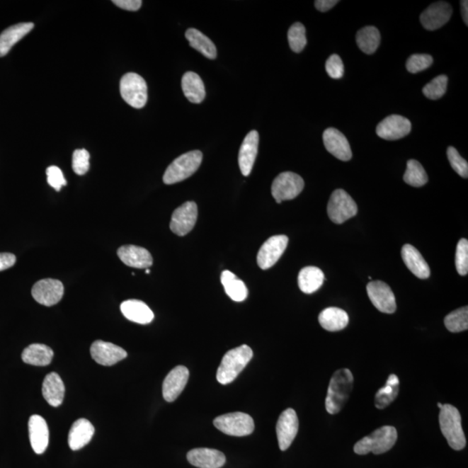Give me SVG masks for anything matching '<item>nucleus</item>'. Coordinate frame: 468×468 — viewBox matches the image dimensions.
I'll return each mask as SVG.
<instances>
[{
  "instance_id": "f257e3e1",
  "label": "nucleus",
  "mask_w": 468,
  "mask_h": 468,
  "mask_svg": "<svg viewBox=\"0 0 468 468\" xmlns=\"http://www.w3.org/2000/svg\"><path fill=\"white\" fill-rule=\"evenodd\" d=\"M353 384L354 377L350 370L336 371L331 379L326 399V408L329 413L336 415L341 411L349 400Z\"/></svg>"
},
{
  "instance_id": "f03ea898",
  "label": "nucleus",
  "mask_w": 468,
  "mask_h": 468,
  "mask_svg": "<svg viewBox=\"0 0 468 468\" xmlns=\"http://www.w3.org/2000/svg\"><path fill=\"white\" fill-rule=\"evenodd\" d=\"M253 357V350L244 346L227 351L217 370V380L226 385L233 382Z\"/></svg>"
},
{
  "instance_id": "7ed1b4c3",
  "label": "nucleus",
  "mask_w": 468,
  "mask_h": 468,
  "mask_svg": "<svg viewBox=\"0 0 468 468\" xmlns=\"http://www.w3.org/2000/svg\"><path fill=\"white\" fill-rule=\"evenodd\" d=\"M440 426L448 445L456 451L466 447L467 440L462 426V416L458 409L451 404H444L440 409Z\"/></svg>"
},
{
  "instance_id": "20e7f679",
  "label": "nucleus",
  "mask_w": 468,
  "mask_h": 468,
  "mask_svg": "<svg viewBox=\"0 0 468 468\" xmlns=\"http://www.w3.org/2000/svg\"><path fill=\"white\" fill-rule=\"evenodd\" d=\"M397 440V431L396 428L384 426L377 429L372 434L365 436L355 443L354 452L360 455H368L373 452L375 455H382L389 451Z\"/></svg>"
},
{
  "instance_id": "39448f33",
  "label": "nucleus",
  "mask_w": 468,
  "mask_h": 468,
  "mask_svg": "<svg viewBox=\"0 0 468 468\" xmlns=\"http://www.w3.org/2000/svg\"><path fill=\"white\" fill-rule=\"evenodd\" d=\"M202 158L200 150L190 151L176 158L166 170L164 183L172 185L188 179L198 170Z\"/></svg>"
},
{
  "instance_id": "423d86ee",
  "label": "nucleus",
  "mask_w": 468,
  "mask_h": 468,
  "mask_svg": "<svg viewBox=\"0 0 468 468\" xmlns=\"http://www.w3.org/2000/svg\"><path fill=\"white\" fill-rule=\"evenodd\" d=\"M120 92L123 100L135 109H142L148 101V86L137 73H127L120 82Z\"/></svg>"
},
{
  "instance_id": "0eeeda50",
  "label": "nucleus",
  "mask_w": 468,
  "mask_h": 468,
  "mask_svg": "<svg viewBox=\"0 0 468 468\" xmlns=\"http://www.w3.org/2000/svg\"><path fill=\"white\" fill-rule=\"evenodd\" d=\"M219 431L231 436H246L254 431L253 419L247 413L235 412L219 416L214 421Z\"/></svg>"
},
{
  "instance_id": "6e6552de",
  "label": "nucleus",
  "mask_w": 468,
  "mask_h": 468,
  "mask_svg": "<svg viewBox=\"0 0 468 468\" xmlns=\"http://www.w3.org/2000/svg\"><path fill=\"white\" fill-rule=\"evenodd\" d=\"M327 212L332 222L343 224L358 214L357 203L343 189H336L329 200Z\"/></svg>"
},
{
  "instance_id": "1a4fd4ad",
  "label": "nucleus",
  "mask_w": 468,
  "mask_h": 468,
  "mask_svg": "<svg viewBox=\"0 0 468 468\" xmlns=\"http://www.w3.org/2000/svg\"><path fill=\"white\" fill-rule=\"evenodd\" d=\"M304 188L303 178L292 172L278 175L272 185V195L276 202L295 199Z\"/></svg>"
},
{
  "instance_id": "9d476101",
  "label": "nucleus",
  "mask_w": 468,
  "mask_h": 468,
  "mask_svg": "<svg viewBox=\"0 0 468 468\" xmlns=\"http://www.w3.org/2000/svg\"><path fill=\"white\" fill-rule=\"evenodd\" d=\"M289 239L285 235L273 236L263 244L258 251L257 262L262 270L273 268L287 247Z\"/></svg>"
},
{
  "instance_id": "9b49d317",
  "label": "nucleus",
  "mask_w": 468,
  "mask_h": 468,
  "mask_svg": "<svg viewBox=\"0 0 468 468\" xmlns=\"http://www.w3.org/2000/svg\"><path fill=\"white\" fill-rule=\"evenodd\" d=\"M367 293L379 312L392 314L396 311V297L392 288L382 281H371L367 285Z\"/></svg>"
},
{
  "instance_id": "f8f14e48",
  "label": "nucleus",
  "mask_w": 468,
  "mask_h": 468,
  "mask_svg": "<svg viewBox=\"0 0 468 468\" xmlns=\"http://www.w3.org/2000/svg\"><path fill=\"white\" fill-rule=\"evenodd\" d=\"M198 217V207L193 201L181 205L173 212L170 222V229L178 236H185L195 227Z\"/></svg>"
},
{
  "instance_id": "ddd939ff",
  "label": "nucleus",
  "mask_w": 468,
  "mask_h": 468,
  "mask_svg": "<svg viewBox=\"0 0 468 468\" xmlns=\"http://www.w3.org/2000/svg\"><path fill=\"white\" fill-rule=\"evenodd\" d=\"M299 418L295 410L287 409L278 420L276 432L281 451L287 450L299 432Z\"/></svg>"
},
{
  "instance_id": "4468645a",
  "label": "nucleus",
  "mask_w": 468,
  "mask_h": 468,
  "mask_svg": "<svg viewBox=\"0 0 468 468\" xmlns=\"http://www.w3.org/2000/svg\"><path fill=\"white\" fill-rule=\"evenodd\" d=\"M64 292V287L62 282L52 278L38 281L32 289L34 299L45 307H52L59 303Z\"/></svg>"
},
{
  "instance_id": "2eb2a0df",
  "label": "nucleus",
  "mask_w": 468,
  "mask_h": 468,
  "mask_svg": "<svg viewBox=\"0 0 468 468\" xmlns=\"http://www.w3.org/2000/svg\"><path fill=\"white\" fill-rule=\"evenodd\" d=\"M411 122L401 115H392L386 118L377 127V134L384 140H399L411 131Z\"/></svg>"
},
{
  "instance_id": "dca6fc26",
  "label": "nucleus",
  "mask_w": 468,
  "mask_h": 468,
  "mask_svg": "<svg viewBox=\"0 0 468 468\" xmlns=\"http://www.w3.org/2000/svg\"><path fill=\"white\" fill-rule=\"evenodd\" d=\"M452 8L450 4L439 1L432 4L421 15V23L425 29L435 30L450 21Z\"/></svg>"
},
{
  "instance_id": "f3484780",
  "label": "nucleus",
  "mask_w": 468,
  "mask_h": 468,
  "mask_svg": "<svg viewBox=\"0 0 468 468\" xmlns=\"http://www.w3.org/2000/svg\"><path fill=\"white\" fill-rule=\"evenodd\" d=\"M91 354L98 365L112 366L127 358V352L115 344L98 340L92 343Z\"/></svg>"
},
{
  "instance_id": "a211bd4d",
  "label": "nucleus",
  "mask_w": 468,
  "mask_h": 468,
  "mask_svg": "<svg viewBox=\"0 0 468 468\" xmlns=\"http://www.w3.org/2000/svg\"><path fill=\"white\" fill-rule=\"evenodd\" d=\"M324 147L329 153L343 161H350L352 151L346 135L334 127H329L323 135Z\"/></svg>"
},
{
  "instance_id": "6ab92c4d",
  "label": "nucleus",
  "mask_w": 468,
  "mask_h": 468,
  "mask_svg": "<svg viewBox=\"0 0 468 468\" xmlns=\"http://www.w3.org/2000/svg\"><path fill=\"white\" fill-rule=\"evenodd\" d=\"M189 371L184 366H177L166 377L162 384V394L166 401H175L188 384Z\"/></svg>"
},
{
  "instance_id": "aec40b11",
  "label": "nucleus",
  "mask_w": 468,
  "mask_h": 468,
  "mask_svg": "<svg viewBox=\"0 0 468 468\" xmlns=\"http://www.w3.org/2000/svg\"><path fill=\"white\" fill-rule=\"evenodd\" d=\"M259 135L258 131L251 130L242 142L239 154V169L244 176H249L253 170L258 154Z\"/></svg>"
},
{
  "instance_id": "412c9836",
  "label": "nucleus",
  "mask_w": 468,
  "mask_h": 468,
  "mask_svg": "<svg viewBox=\"0 0 468 468\" xmlns=\"http://www.w3.org/2000/svg\"><path fill=\"white\" fill-rule=\"evenodd\" d=\"M187 458L191 465L199 468H220L226 463L223 452L210 448H195L188 452Z\"/></svg>"
},
{
  "instance_id": "4be33fe9",
  "label": "nucleus",
  "mask_w": 468,
  "mask_h": 468,
  "mask_svg": "<svg viewBox=\"0 0 468 468\" xmlns=\"http://www.w3.org/2000/svg\"><path fill=\"white\" fill-rule=\"evenodd\" d=\"M30 442L36 454H44L49 444L48 425L42 416L33 415L30 417L29 423Z\"/></svg>"
},
{
  "instance_id": "5701e85b",
  "label": "nucleus",
  "mask_w": 468,
  "mask_h": 468,
  "mask_svg": "<svg viewBox=\"0 0 468 468\" xmlns=\"http://www.w3.org/2000/svg\"><path fill=\"white\" fill-rule=\"evenodd\" d=\"M120 259L130 268L148 269L153 265V258L149 251L137 246H123L118 251Z\"/></svg>"
},
{
  "instance_id": "b1692460",
  "label": "nucleus",
  "mask_w": 468,
  "mask_h": 468,
  "mask_svg": "<svg viewBox=\"0 0 468 468\" xmlns=\"http://www.w3.org/2000/svg\"><path fill=\"white\" fill-rule=\"evenodd\" d=\"M401 258L405 265L413 275L426 280L430 276V268L420 251L411 245H405L401 249Z\"/></svg>"
},
{
  "instance_id": "393cba45",
  "label": "nucleus",
  "mask_w": 468,
  "mask_h": 468,
  "mask_svg": "<svg viewBox=\"0 0 468 468\" xmlns=\"http://www.w3.org/2000/svg\"><path fill=\"white\" fill-rule=\"evenodd\" d=\"M95 428L90 421L79 419L73 423L69 433L68 443L72 450H79L91 442Z\"/></svg>"
},
{
  "instance_id": "a878e982",
  "label": "nucleus",
  "mask_w": 468,
  "mask_h": 468,
  "mask_svg": "<svg viewBox=\"0 0 468 468\" xmlns=\"http://www.w3.org/2000/svg\"><path fill=\"white\" fill-rule=\"evenodd\" d=\"M42 396L52 407H59L63 404L65 388L59 374L50 373L45 377L42 387Z\"/></svg>"
},
{
  "instance_id": "bb28decb",
  "label": "nucleus",
  "mask_w": 468,
  "mask_h": 468,
  "mask_svg": "<svg viewBox=\"0 0 468 468\" xmlns=\"http://www.w3.org/2000/svg\"><path fill=\"white\" fill-rule=\"evenodd\" d=\"M121 311L127 319L134 323L148 324L152 322L154 316L152 311L144 302L130 299L121 304Z\"/></svg>"
},
{
  "instance_id": "cd10ccee",
  "label": "nucleus",
  "mask_w": 468,
  "mask_h": 468,
  "mask_svg": "<svg viewBox=\"0 0 468 468\" xmlns=\"http://www.w3.org/2000/svg\"><path fill=\"white\" fill-rule=\"evenodd\" d=\"M33 28V23H21L4 30L0 34V57L7 55L11 49Z\"/></svg>"
},
{
  "instance_id": "c85d7f7f",
  "label": "nucleus",
  "mask_w": 468,
  "mask_h": 468,
  "mask_svg": "<svg viewBox=\"0 0 468 468\" xmlns=\"http://www.w3.org/2000/svg\"><path fill=\"white\" fill-rule=\"evenodd\" d=\"M320 326L328 331H339L349 324V316L343 309L336 307L324 309L319 316Z\"/></svg>"
},
{
  "instance_id": "c756f323",
  "label": "nucleus",
  "mask_w": 468,
  "mask_h": 468,
  "mask_svg": "<svg viewBox=\"0 0 468 468\" xmlns=\"http://www.w3.org/2000/svg\"><path fill=\"white\" fill-rule=\"evenodd\" d=\"M181 87L186 98L193 103H200L206 96L203 81L195 72L185 73L181 80Z\"/></svg>"
},
{
  "instance_id": "7c9ffc66",
  "label": "nucleus",
  "mask_w": 468,
  "mask_h": 468,
  "mask_svg": "<svg viewBox=\"0 0 468 468\" xmlns=\"http://www.w3.org/2000/svg\"><path fill=\"white\" fill-rule=\"evenodd\" d=\"M53 350L41 343L30 344L22 353V360L27 365L47 366L52 361Z\"/></svg>"
},
{
  "instance_id": "2f4dec72",
  "label": "nucleus",
  "mask_w": 468,
  "mask_h": 468,
  "mask_svg": "<svg viewBox=\"0 0 468 468\" xmlns=\"http://www.w3.org/2000/svg\"><path fill=\"white\" fill-rule=\"evenodd\" d=\"M324 274L322 270L315 266H307L300 270L297 282L299 289L305 294H312L318 291L323 285Z\"/></svg>"
},
{
  "instance_id": "473e14b6",
  "label": "nucleus",
  "mask_w": 468,
  "mask_h": 468,
  "mask_svg": "<svg viewBox=\"0 0 468 468\" xmlns=\"http://www.w3.org/2000/svg\"><path fill=\"white\" fill-rule=\"evenodd\" d=\"M186 38L191 47L198 50L205 57L210 59H215L217 57V49L210 38L196 29H188L185 33Z\"/></svg>"
},
{
  "instance_id": "72a5a7b5",
  "label": "nucleus",
  "mask_w": 468,
  "mask_h": 468,
  "mask_svg": "<svg viewBox=\"0 0 468 468\" xmlns=\"http://www.w3.org/2000/svg\"><path fill=\"white\" fill-rule=\"evenodd\" d=\"M220 280H222L227 296H229L231 299L235 302H242L249 296V290L245 283L230 270H224Z\"/></svg>"
},
{
  "instance_id": "f704fd0d",
  "label": "nucleus",
  "mask_w": 468,
  "mask_h": 468,
  "mask_svg": "<svg viewBox=\"0 0 468 468\" xmlns=\"http://www.w3.org/2000/svg\"><path fill=\"white\" fill-rule=\"evenodd\" d=\"M400 390V382L396 375H390L384 387L378 390L375 396V406L378 409H384L396 399Z\"/></svg>"
},
{
  "instance_id": "c9c22d12",
  "label": "nucleus",
  "mask_w": 468,
  "mask_h": 468,
  "mask_svg": "<svg viewBox=\"0 0 468 468\" xmlns=\"http://www.w3.org/2000/svg\"><path fill=\"white\" fill-rule=\"evenodd\" d=\"M381 35L377 27L366 26L360 30L357 34V44L360 50L366 54L376 52L380 45Z\"/></svg>"
},
{
  "instance_id": "e433bc0d",
  "label": "nucleus",
  "mask_w": 468,
  "mask_h": 468,
  "mask_svg": "<svg viewBox=\"0 0 468 468\" xmlns=\"http://www.w3.org/2000/svg\"><path fill=\"white\" fill-rule=\"evenodd\" d=\"M404 180L406 183L412 186V187L421 188L425 184H427L428 176L418 161L409 160L407 164V169H406Z\"/></svg>"
},
{
  "instance_id": "4c0bfd02",
  "label": "nucleus",
  "mask_w": 468,
  "mask_h": 468,
  "mask_svg": "<svg viewBox=\"0 0 468 468\" xmlns=\"http://www.w3.org/2000/svg\"><path fill=\"white\" fill-rule=\"evenodd\" d=\"M445 326L448 331L457 333L467 331L468 329V308L467 307L455 309L448 314L444 319Z\"/></svg>"
},
{
  "instance_id": "58836bf2",
  "label": "nucleus",
  "mask_w": 468,
  "mask_h": 468,
  "mask_svg": "<svg viewBox=\"0 0 468 468\" xmlns=\"http://www.w3.org/2000/svg\"><path fill=\"white\" fill-rule=\"evenodd\" d=\"M307 30L305 27L301 23H295L288 30V41L290 47L294 52L299 53L305 47L307 44Z\"/></svg>"
},
{
  "instance_id": "ea45409f",
  "label": "nucleus",
  "mask_w": 468,
  "mask_h": 468,
  "mask_svg": "<svg viewBox=\"0 0 468 468\" xmlns=\"http://www.w3.org/2000/svg\"><path fill=\"white\" fill-rule=\"evenodd\" d=\"M448 79L447 76L440 75L433 79L430 83L425 85L423 92L428 99L437 100L443 98L447 91Z\"/></svg>"
},
{
  "instance_id": "a19ab883",
  "label": "nucleus",
  "mask_w": 468,
  "mask_h": 468,
  "mask_svg": "<svg viewBox=\"0 0 468 468\" xmlns=\"http://www.w3.org/2000/svg\"><path fill=\"white\" fill-rule=\"evenodd\" d=\"M433 57L428 54H413L410 56L406 64L408 72L416 74L431 67L433 64Z\"/></svg>"
},
{
  "instance_id": "79ce46f5",
  "label": "nucleus",
  "mask_w": 468,
  "mask_h": 468,
  "mask_svg": "<svg viewBox=\"0 0 468 468\" xmlns=\"http://www.w3.org/2000/svg\"><path fill=\"white\" fill-rule=\"evenodd\" d=\"M456 270L460 276H466L468 273V241L462 239L458 243L455 255Z\"/></svg>"
},
{
  "instance_id": "37998d69",
  "label": "nucleus",
  "mask_w": 468,
  "mask_h": 468,
  "mask_svg": "<svg viewBox=\"0 0 468 468\" xmlns=\"http://www.w3.org/2000/svg\"><path fill=\"white\" fill-rule=\"evenodd\" d=\"M448 161L450 162L451 167L458 173L460 176L467 179L468 176V164L458 152V150L454 147H450L447 151Z\"/></svg>"
},
{
  "instance_id": "c03bdc74",
  "label": "nucleus",
  "mask_w": 468,
  "mask_h": 468,
  "mask_svg": "<svg viewBox=\"0 0 468 468\" xmlns=\"http://www.w3.org/2000/svg\"><path fill=\"white\" fill-rule=\"evenodd\" d=\"M72 169L76 175L84 176L90 169V153L86 149H76L73 153Z\"/></svg>"
},
{
  "instance_id": "a18cd8bd",
  "label": "nucleus",
  "mask_w": 468,
  "mask_h": 468,
  "mask_svg": "<svg viewBox=\"0 0 468 468\" xmlns=\"http://www.w3.org/2000/svg\"><path fill=\"white\" fill-rule=\"evenodd\" d=\"M46 175H47L49 185L57 192H59L62 188L67 185L63 172L57 166H52V167L46 169Z\"/></svg>"
},
{
  "instance_id": "49530a36",
  "label": "nucleus",
  "mask_w": 468,
  "mask_h": 468,
  "mask_svg": "<svg viewBox=\"0 0 468 468\" xmlns=\"http://www.w3.org/2000/svg\"><path fill=\"white\" fill-rule=\"evenodd\" d=\"M326 69L328 75L333 79H342L344 74V65L341 57L336 54L331 55L326 61Z\"/></svg>"
},
{
  "instance_id": "de8ad7c7",
  "label": "nucleus",
  "mask_w": 468,
  "mask_h": 468,
  "mask_svg": "<svg viewBox=\"0 0 468 468\" xmlns=\"http://www.w3.org/2000/svg\"><path fill=\"white\" fill-rule=\"evenodd\" d=\"M112 2L120 8L132 11L140 9L142 4L141 0H114Z\"/></svg>"
},
{
  "instance_id": "09e8293b",
  "label": "nucleus",
  "mask_w": 468,
  "mask_h": 468,
  "mask_svg": "<svg viewBox=\"0 0 468 468\" xmlns=\"http://www.w3.org/2000/svg\"><path fill=\"white\" fill-rule=\"evenodd\" d=\"M16 263V256L13 253H0V272L13 268Z\"/></svg>"
},
{
  "instance_id": "8fccbe9b",
  "label": "nucleus",
  "mask_w": 468,
  "mask_h": 468,
  "mask_svg": "<svg viewBox=\"0 0 468 468\" xmlns=\"http://www.w3.org/2000/svg\"><path fill=\"white\" fill-rule=\"evenodd\" d=\"M338 2V0H316L315 1V6L319 11L326 13V11L333 8Z\"/></svg>"
},
{
  "instance_id": "3c124183",
  "label": "nucleus",
  "mask_w": 468,
  "mask_h": 468,
  "mask_svg": "<svg viewBox=\"0 0 468 468\" xmlns=\"http://www.w3.org/2000/svg\"><path fill=\"white\" fill-rule=\"evenodd\" d=\"M460 6H462V14L463 17V21L465 22V24H468V1L467 0H462L460 1Z\"/></svg>"
},
{
  "instance_id": "603ef678",
  "label": "nucleus",
  "mask_w": 468,
  "mask_h": 468,
  "mask_svg": "<svg viewBox=\"0 0 468 468\" xmlns=\"http://www.w3.org/2000/svg\"><path fill=\"white\" fill-rule=\"evenodd\" d=\"M437 406H438L439 409H442L443 404H440V402H438V404H437Z\"/></svg>"
},
{
  "instance_id": "864d4df0",
  "label": "nucleus",
  "mask_w": 468,
  "mask_h": 468,
  "mask_svg": "<svg viewBox=\"0 0 468 468\" xmlns=\"http://www.w3.org/2000/svg\"><path fill=\"white\" fill-rule=\"evenodd\" d=\"M146 273H150V270L149 269H146Z\"/></svg>"
}]
</instances>
